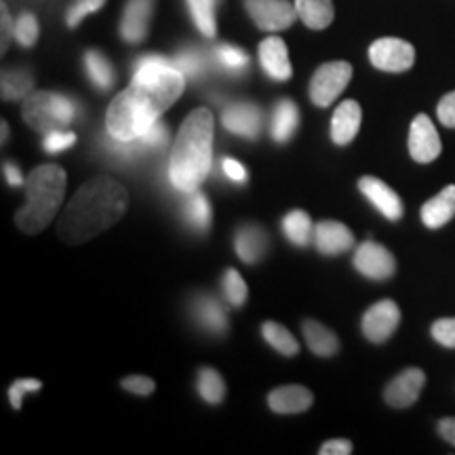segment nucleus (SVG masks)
Masks as SVG:
<instances>
[{
  "mask_svg": "<svg viewBox=\"0 0 455 455\" xmlns=\"http://www.w3.org/2000/svg\"><path fill=\"white\" fill-rule=\"evenodd\" d=\"M186 76L164 55H141L133 64V81L106 112V131L116 140H140L181 98Z\"/></svg>",
  "mask_w": 455,
  "mask_h": 455,
  "instance_id": "obj_1",
  "label": "nucleus"
},
{
  "mask_svg": "<svg viewBox=\"0 0 455 455\" xmlns=\"http://www.w3.org/2000/svg\"><path fill=\"white\" fill-rule=\"evenodd\" d=\"M127 190L112 178L84 181L60 220L57 235L68 244H83L101 235L127 213Z\"/></svg>",
  "mask_w": 455,
  "mask_h": 455,
  "instance_id": "obj_2",
  "label": "nucleus"
},
{
  "mask_svg": "<svg viewBox=\"0 0 455 455\" xmlns=\"http://www.w3.org/2000/svg\"><path fill=\"white\" fill-rule=\"evenodd\" d=\"M213 114L207 108L190 112L171 148L169 181L175 190L195 192L212 173Z\"/></svg>",
  "mask_w": 455,
  "mask_h": 455,
  "instance_id": "obj_3",
  "label": "nucleus"
},
{
  "mask_svg": "<svg viewBox=\"0 0 455 455\" xmlns=\"http://www.w3.org/2000/svg\"><path fill=\"white\" fill-rule=\"evenodd\" d=\"M28 203L15 215L24 235H38L51 224L66 195V171L57 164L36 167L26 178Z\"/></svg>",
  "mask_w": 455,
  "mask_h": 455,
  "instance_id": "obj_4",
  "label": "nucleus"
},
{
  "mask_svg": "<svg viewBox=\"0 0 455 455\" xmlns=\"http://www.w3.org/2000/svg\"><path fill=\"white\" fill-rule=\"evenodd\" d=\"M24 121L38 133H49L53 129H64L81 116V104L70 95L53 93V91H38L30 93L21 110Z\"/></svg>",
  "mask_w": 455,
  "mask_h": 455,
  "instance_id": "obj_5",
  "label": "nucleus"
},
{
  "mask_svg": "<svg viewBox=\"0 0 455 455\" xmlns=\"http://www.w3.org/2000/svg\"><path fill=\"white\" fill-rule=\"evenodd\" d=\"M352 78V66L348 61H331L321 66L310 81V100L318 108L331 106L338 95L348 87Z\"/></svg>",
  "mask_w": 455,
  "mask_h": 455,
  "instance_id": "obj_6",
  "label": "nucleus"
},
{
  "mask_svg": "<svg viewBox=\"0 0 455 455\" xmlns=\"http://www.w3.org/2000/svg\"><path fill=\"white\" fill-rule=\"evenodd\" d=\"M244 9L255 26L266 32L287 30L298 17V9L289 0H244Z\"/></svg>",
  "mask_w": 455,
  "mask_h": 455,
  "instance_id": "obj_7",
  "label": "nucleus"
},
{
  "mask_svg": "<svg viewBox=\"0 0 455 455\" xmlns=\"http://www.w3.org/2000/svg\"><path fill=\"white\" fill-rule=\"evenodd\" d=\"M369 60L382 72H407L415 64V49L403 38H378L369 47Z\"/></svg>",
  "mask_w": 455,
  "mask_h": 455,
  "instance_id": "obj_8",
  "label": "nucleus"
},
{
  "mask_svg": "<svg viewBox=\"0 0 455 455\" xmlns=\"http://www.w3.org/2000/svg\"><path fill=\"white\" fill-rule=\"evenodd\" d=\"M398 323H401V308L392 299H382L365 312L361 327L369 341L384 344L396 331Z\"/></svg>",
  "mask_w": 455,
  "mask_h": 455,
  "instance_id": "obj_9",
  "label": "nucleus"
},
{
  "mask_svg": "<svg viewBox=\"0 0 455 455\" xmlns=\"http://www.w3.org/2000/svg\"><path fill=\"white\" fill-rule=\"evenodd\" d=\"M355 266L363 276L373 281H386L396 272V259L384 244L363 243L355 253Z\"/></svg>",
  "mask_w": 455,
  "mask_h": 455,
  "instance_id": "obj_10",
  "label": "nucleus"
},
{
  "mask_svg": "<svg viewBox=\"0 0 455 455\" xmlns=\"http://www.w3.org/2000/svg\"><path fill=\"white\" fill-rule=\"evenodd\" d=\"M443 150L436 127L426 114H418L409 129V155L418 163L436 161Z\"/></svg>",
  "mask_w": 455,
  "mask_h": 455,
  "instance_id": "obj_11",
  "label": "nucleus"
},
{
  "mask_svg": "<svg viewBox=\"0 0 455 455\" xmlns=\"http://www.w3.org/2000/svg\"><path fill=\"white\" fill-rule=\"evenodd\" d=\"M221 123H224L226 131L238 135V138L258 140L261 131V110L251 101H236L221 114Z\"/></svg>",
  "mask_w": 455,
  "mask_h": 455,
  "instance_id": "obj_12",
  "label": "nucleus"
},
{
  "mask_svg": "<svg viewBox=\"0 0 455 455\" xmlns=\"http://www.w3.org/2000/svg\"><path fill=\"white\" fill-rule=\"evenodd\" d=\"M426 384V375L422 369H405L403 373H398L392 382L386 386L384 398L390 407L395 409H405L411 407L419 398Z\"/></svg>",
  "mask_w": 455,
  "mask_h": 455,
  "instance_id": "obj_13",
  "label": "nucleus"
},
{
  "mask_svg": "<svg viewBox=\"0 0 455 455\" xmlns=\"http://www.w3.org/2000/svg\"><path fill=\"white\" fill-rule=\"evenodd\" d=\"M155 0H127L121 20V36L124 43L138 44L148 36Z\"/></svg>",
  "mask_w": 455,
  "mask_h": 455,
  "instance_id": "obj_14",
  "label": "nucleus"
},
{
  "mask_svg": "<svg viewBox=\"0 0 455 455\" xmlns=\"http://www.w3.org/2000/svg\"><path fill=\"white\" fill-rule=\"evenodd\" d=\"M358 188L365 195L369 203L384 215L386 220L398 221L403 218V203L398 195L388 184H384L382 180L373 178V175H365V178L358 180Z\"/></svg>",
  "mask_w": 455,
  "mask_h": 455,
  "instance_id": "obj_15",
  "label": "nucleus"
},
{
  "mask_svg": "<svg viewBox=\"0 0 455 455\" xmlns=\"http://www.w3.org/2000/svg\"><path fill=\"white\" fill-rule=\"evenodd\" d=\"M259 64L272 81H289L291 78V61H289V51L278 36L266 38L259 44Z\"/></svg>",
  "mask_w": 455,
  "mask_h": 455,
  "instance_id": "obj_16",
  "label": "nucleus"
},
{
  "mask_svg": "<svg viewBox=\"0 0 455 455\" xmlns=\"http://www.w3.org/2000/svg\"><path fill=\"white\" fill-rule=\"evenodd\" d=\"M315 244L323 255H339L355 244V236L339 221H321L315 226Z\"/></svg>",
  "mask_w": 455,
  "mask_h": 455,
  "instance_id": "obj_17",
  "label": "nucleus"
},
{
  "mask_svg": "<svg viewBox=\"0 0 455 455\" xmlns=\"http://www.w3.org/2000/svg\"><path fill=\"white\" fill-rule=\"evenodd\" d=\"M363 110L355 100H346L333 112L331 121V140L338 146H348L356 138L358 129H361Z\"/></svg>",
  "mask_w": 455,
  "mask_h": 455,
  "instance_id": "obj_18",
  "label": "nucleus"
},
{
  "mask_svg": "<svg viewBox=\"0 0 455 455\" xmlns=\"http://www.w3.org/2000/svg\"><path fill=\"white\" fill-rule=\"evenodd\" d=\"M268 235H266L264 228L259 226H241L235 235L236 255L244 261V264H255V261L264 258L266 251H268Z\"/></svg>",
  "mask_w": 455,
  "mask_h": 455,
  "instance_id": "obj_19",
  "label": "nucleus"
},
{
  "mask_svg": "<svg viewBox=\"0 0 455 455\" xmlns=\"http://www.w3.org/2000/svg\"><path fill=\"white\" fill-rule=\"evenodd\" d=\"M315 396L304 386H281V388L272 390L268 396V405L275 413L291 415L304 413L306 409L312 407Z\"/></svg>",
  "mask_w": 455,
  "mask_h": 455,
  "instance_id": "obj_20",
  "label": "nucleus"
},
{
  "mask_svg": "<svg viewBox=\"0 0 455 455\" xmlns=\"http://www.w3.org/2000/svg\"><path fill=\"white\" fill-rule=\"evenodd\" d=\"M192 316L204 331L213 335H224L228 331V316L221 304L212 295H198L192 299Z\"/></svg>",
  "mask_w": 455,
  "mask_h": 455,
  "instance_id": "obj_21",
  "label": "nucleus"
},
{
  "mask_svg": "<svg viewBox=\"0 0 455 455\" xmlns=\"http://www.w3.org/2000/svg\"><path fill=\"white\" fill-rule=\"evenodd\" d=\"M455 215V186H447L435 198L422 207V221L426 228H443L453 220Z\"/></svg>",
  "mask_w": 455,
  "mask_h": 455,
  "instance_id": "obj_22",
  "label": "nucleus"
},
{
  "mask_svg": "<svg viewBox=\"0 0 455 455\" xmlns=\"http://www.w3.org/2000/svg\"><path fill=\"white\" fill-rule=\"evenodd\" d=\"M173 64L190 81H201L213 66V55L204 53L198 47H184L173 57Z\"/></svg>",
  "mask_w": 455,
  "mask_h": 455,
  "instance_id": "obj_23",
  "label": "nucleus"
},
{
  "mask_svg": "<svg viewBox=\"0 0 455 455\" xmlns=\"http://www.w3.org/2000/svg\"><path fill=\"white\" fill-rule=\"evenodd\" d=\"M299 127V110L291 100H281L272 114V140L287 144Z\"/></svg>",
  "mask_w": 455,
  "mask_h": 455,
  "instance_id": "obj_24",
  "label": "nucleus"
},
{
  "mask_svg": "<svg viewBox=\"0 0 455 455\" xmlns=\"http://www.w3.org/2000/svg\"><path fill=\"white\" fill-rule=\"evenodd\" d=\"M181 213H184L186 224L196 232H207L212 226V204H209L207 196L201 192H186L184 204H181Z\"/></svg>",
  "mask_w": 455,
  "mask_h": 455,
  "instance_id": "obj_25",
  "label": "nucleus"
},
{
  "mask_svg": "<svg viewBox=\"0 0 455 455\" xmlns=\"http://www.w3.org/2000/svg\"><path fill=\"white\" fill-rule=\"evenodd\" d=\"M298 17L310 30H325L333 21V3L331 0H295Z\"/></svg>",
  "mask_w": 455,
  "mask_h": 455,
  "instance_id": "obj_26",
  "label": "nucleus"
},
{
  "mask_svg": "<svg viewBox=\"0 0 455 455\" xmlns=\"http://www.w3.org/2000/svg\"><path fill=\"white\" fill-rule=\"evenodd\" d=\"M304 338L316 356H333L339 350L338 335L316 321H304Z\"/></svg>",
  "mask_w": 455,
  "mask_h": 455,
  "instance_id": "obj_27",
  "label": "nucleus"
},
{
  "mask_svg": "<svg viewBox=\"0 0 455 455\" xmlns=\"http://www.w3.org/2000/svg\"><path fill=\"white\" fill-rule=\"evenodd\" d=\"M84 68H87V76L91 84L100 91H108L116 83V72L114 66L108 61V57L100 51H87L84 53Z\"/></svg>",
  "mask_w": 455,
  "mask_h": 455,
  "instance_id": "obj_28",
  "label": "nucleus"
},
{
  "mask_svg": "<svg viewBox=\"0 0 455 455\" xmlns=\"http://www.w3.org/2000/svg\"><path fill=\"white\" fill-rule=\"evenodd\" d=\"M283 232L289 238V243H293L295 247H306L315 236V228H312V220L308 213L301 212V209H293L283 218Z\"/></svg>",
  "mask_w": 455,
  "mask_h": 455,
  "instance_id": "obj_29",
  "label": "nucleus"
},
{
  "mask_svg": "<svg viewBox=\"0 0 455 455\" xmlns=\"http://www.w3.org/2000/svg\"><path fill=\"white\" fill-rule=\"evenodd\" d=\"M34 89V76L26 68H13L3 72V100L20 101L26 100Z\"/></svg>",
  "mask_w": 455,
  "mask_h": 455,
  "instance_id": "obj_30",
  "label": "nucleus"
},
{
  "mask_svg": "<svg viewBox=\"0 0 455 455\" xmlns=\"http://www.w3.org/2000/svg\"><path fill=\"white\" fill-rule=\"evenodd\" d=\"M186 4L198 32L207 38H215V34H218V24H215L218 0H186Z\"/></svg>",
  "mask_w": 455,
  "mask_h": 455,
  "instance_id": "obj_31",
  "label": "nucleus"
},
{
  "mask_svg": "<svg viewBox=\"0 0 455 455\" xmlns=\"http://www.w3.org/2000/svg\"><path fill=\"white\" fill-rule=\"evenodd\" d=\"M212 55L215 66L228 74H235V76L243 74L249 68V55L243 49L235 47V44H218L212 51Z\"/></svg>",
  "mask_w": 455,
  "mask_h": 455,
  "instance_id": "obj_32",
  "label": "nucleus"
},
{
  "mask_svg": "<svg viewBox=\"0 0 455 455\" xmlns=\"http://www.w3.org/2000/svg\"><path fill=\"white\" fill-rule=\"evenodd\" d=\"M196 388L198 395L203 396V401L209 403V405H220L226 396L224 379H221V375L215 371V369L209 367H203L201 371H198Z\"/></svg>",
  "mask_w": 455,
  "mask_h": 455,
  "instance_id": "obj_33",
  "label": "nucleus"
},
{
  "mask_svg": "<svg viewBox=\"0 0 455 455\" xmlns=\"http://www.w3.org/2000/svg\"><path fill=\"white\" fill-rule=\"evenodd\" d=\"M261 335L276 352H281L284 356H295L299 352L298 339L289 333V329H284L278 323H264L261 325Z\"/></svg>",
  "mask_w": 455,
  "mask_h": 455,
  "instance_id": "obj_34",
  "label": "nucleus"
},
{
  "mask_svg": "<svg viewBox=\"0 0 455 455\" xmlns=\"http://www.w3.org/2000/svg\"><path fill=\"white\" fill-rule=\"evenodd\" d=\"M221 289H224V298L228 299V304H232L235 308H241V306L247 301L249 289L244 278L238 275L236 270H226L224 275V283H221Z\"/></svg>",
  "mask_w": 455,
  "mask_h": 455,
  "instance_id": "obj_35",
  "label": "nucleus"
},
{
  "mask_svg": "<svg viewBox=\"0 0 455 455\" xmlns=\"http://www.w3.org/2000/svg\"><path fill=\"white\" fill-rule=\"evenodd\" d=\"M15 41L21 47H32L38 41V20L32 13H21L15 21Z\"/></svg>",
  "mask_w": 455,
  "mask_h": 455,
  "instance_id": "obj_36",
  "label": "nucleus"
},
{
  "mask_svg": "<svg viewBox=\"0 0 455 455\" xmlns=\"http://www.w3.org/2000/svg\"><path fill=\"white\" fill-rule=\"evenodd\" d=\"M74 144H76V135L66 129H53L49 131V133H44L43 138V148L49 155H60V152L68 150V148H72Z\"/></svg>",
  "mask_w": 455,
  "mask_h": 455,
  "instance_id": "obj_37",
  "label": "nucleus"
},
{
  "mask_svg": "<svg viewBox=\"0 0 455 455\" xmlns=\"http://www.w3.org/2000/svg\"><path fill=\"white\" fill-rule=\"evenodd\" d=\"M106 4V0H76L70 9H68L66 24L68 28H78V24L84 20V17L95 13Z\"/></svg>",
  "mask_w": 455,
  "mask_h": 455,
  "instance_id": "obj_38",
  "label": "nucleus"
},
{
  "mask_svg": "<svg viewBox=\"0 0 455 455\" xmlns=\"http://www.w3.org/2000/svg\"><path fill=\"white\" fill-rule=\"evenodd\" d=\"M141 144L146 146L148 152H158V150H164V146L169 144V129L167 124L163 121H158L152 124L150 129L146 131L144 135H141Z\"/></svg>",
  "mask_w": 455,
  "mask_h": 455,
  "instance_id": "obj_39",
  "label": "nucleus"
},
{
  "mask_svg": "<svg viewBox=\"0 0 455 455\" xmlns=\"http://www.w3.org/2000/svg\"><path fill=\"white\" fill-rule=\"evenodd\" d=\"M43 384L38 382V379H15L13 384H11L9 388V401L11 405H13V409H20L21 407V401H24V396L28 395V392H36L41 390Z\"/></svg>",
  "mask_w": 455,
  "mask_h": 455,
  "instance_id": "obj_40",
  "label": "nucleus"
},
{
  "mask_svg": "<svg viewBox=\"0 0 455 455\" xmlns=\"http://www.w3.org/2000/svg\"><path fill=\"white\" fill-rule=\"evenodd\" d=\"M432 338L445 348H455V318H439L432 325Z\"/></svg>",
  "mask_w": 455,
  "mask_h": 455,
  "instance_id": "obj_41",
  "label": "nucleus"
},
{
  "mask_svg": "<svg viewBox=\"0 0 455 455\" xmlns=\"http://www.w3.org/2000/svg\"><path fill=\"white\" fill-rule=\"evenodd\" d=\"M121 386L127 392H131V395H138V396H148L152 395L156 388L155 379L146 378V375H129V378H124Z\"/></svg>",
  "mask_w": 455,
  "mask_h": 455,
  "instance_id": "obj_42",
  "label": "nucleus"
},
{
  "mask_svg": "<svg viewBox=\"0 0 455 455\" xmlns=\"http://www.w3.org/2000/svg\"><path fill=\"white\" fill-rule=\"evenodd\" d=\"M221 171H224L226 180H230L232 184H247V169L238 161H235V158H221Z\"/></svg>",
  "mask_w": 455,
  "mask_h": 455,
  "instance_id": "obj_43",
  "label": "nucleus"
},
{
  "mask_svg": "<svg viewBox=\"0 0 455 455\" xmlns=\"http://www.w3.org/2000/svg\"><path fill=\"white\" fill-rule=\"evenodd\" d=\"M436 114H439V121L445 124V127L455 129V91L453 93H447L445 98L439 101Z\"/></svg>",
  "mask_w": 455,
  "mask_h": 455,
  "instance_id": "obj_44",
  "label": "nucleus"
},
{
  "mask_svg": "<svg viewBox=\"0 0 455 455\" xmlns=\"http://www.w3.org/2000/svg\"><path fill=\"white\" fill-rule=\"evenodd\" d=\"M321 455H350L352 453V443L346 439H335V441H327L325 445L318 449Z\"/></svg>",
  "mask_w": 455,
  "mask_h": 455,
  "instance_id": "obj_45",
  "label": "nucleus"
},
{
  "mask_svg": "<svg viewBox=\"0 0 455 455\" xmlns=\"http://www.w3.org/2000/svg\"><path fill=\"white\" fill-rule=\"evenodd\" d=\"M3 171H4V180H7L9 186H15V188L17 186H26V178L21 175V171L15 163L7 161L3 164Z\"/></svg>",
  "mask_w": 455,
  "mask_h": 455,
  "instance_id": "obj_46",
  "label": "nucleus"
},
{
  "mask_svg": "<svg viewBox=\"0 0 455 455\" xmlns=\"http://www.w3.org/2000/svg\"><path fill=\"white\" fill-rule=\"evenodd\" d=\"M11 36H15V24H13V21H11L7 4L3 3V53H4V51H7V47H9Z\"/></svg>",
  "mask_w": 455,
  "mask_h": 455,
  "instance_id": "obj_47",
  "label": "nucleus"
},
{
  "mask_svg": "<svg viewBox=\"0 0 455 455\" xmlns=\"http://www.w3.org/2000/svg\"><path fill=\"white\" fill-rule=\"evenodd\" d=\"M439 432L447 443L455 445V418H445L439 422Z\"/></svg>",
  "mask_w": 455,
  "mask_h": 455,
  "instance_id": "obj_48",
  "label": "nucleus"
},
{
  "mask_svg": "<svg viewBox=\"0 0 455 455\" xmlns=\"http://www.w3.org/2000/svg\"><path fill=\"white\" fill-rule=\"evenodd\" d=\"M7 133H9V129H7V123H3V141L7 140Z\"/></svg>",
  "mask_w": 455,
  "mask_h": 455,
  "instance_id": "obj_49",
  "label": "nucleus"
}]
</instances>
